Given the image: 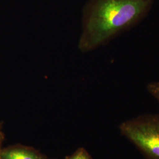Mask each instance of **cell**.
Instances as JSON below:
<instances>
[{
	"instance_id": "cell-4",
	"label": "cell",
	"mask_w": 159,
	"mask_h": 159,
	"mask_svg": "<svg viewBox=\"0 0 159 159\" xmlns=\"http://www.w3.org/2000/svg\"><path fill=\"white\" fill-rule=\"evenodd\" d=\"M146 89L159 104V80L149 82L146 85Z\"/></svg>"
},
{
	"instance_id": "cell-5",
	"label": "cell",
	"mask_w": 159,
	"mask_h": 159,
	"mask_svg": "<svg viewBox=\"0 0 159 159\" xmlns=\"http://www.w3.org/2000/svg\"><path fill=\"white\" fill-rule=\"evenodd\" d=\"M66 159H92L91 156L84 148L78 149L73 155Z\"/></svg>"
},
{
	"instance_id": "cell-3",
	"label": "cell",
	"mask_w": 159,
	"mask_h": 159,
	"mask_svg": "<svg viewBox=\"0 0 159 159\" xmlns=\"http://www.w3.org/2000/svg\"><path fill=\"white\" fill-rule=\"evenodd\" d=\"M0 159H43L34 150L14 146L0 150Z\"/></svg>"
},
{
	"instance_id": "cell-1",
	"label": "cell",
	"mask_w": 159,
	"mask_h": 159,
	"mask_svg": "<svg viewBox=\"0 0 159 159\" xmlns=\"http://www.w3.org/2000/svg\"><path fill=\"white\" fill-rule=\"evenodd\" d=\"M154 0H87L79 47L83 52L104 46L141 23Z\"/></svg>"
},
{
	"instance_id": "cell-2",
	"label": "cell",
	"mask_w": 159,
	"mask_h": 159,
	"mask_svg": "<svg viewBox=\"0 0 159 159\" xmlns=\"http://www.w3.org/2000/svg\"><path fill=\"white\" fill-rule=\"evenodd\" d=\"M120 132L146 159H159V113H146L122 122Z\"/></svg>"
},
{
	"instance_id": "cell-6",
	"label": "cell",
	"mask_w": 159,
	"mask_h": 159,
	"mask_svg": "<svg viewBox=\"0 0 159 159\" xmlns=\"http://www.w3.org/2000/svg\"><path fill=\"white\" fill-rule=\"evenodd\" d=\"M1 133H0V143H1Z\"/></svg>"
}]
</instances>
